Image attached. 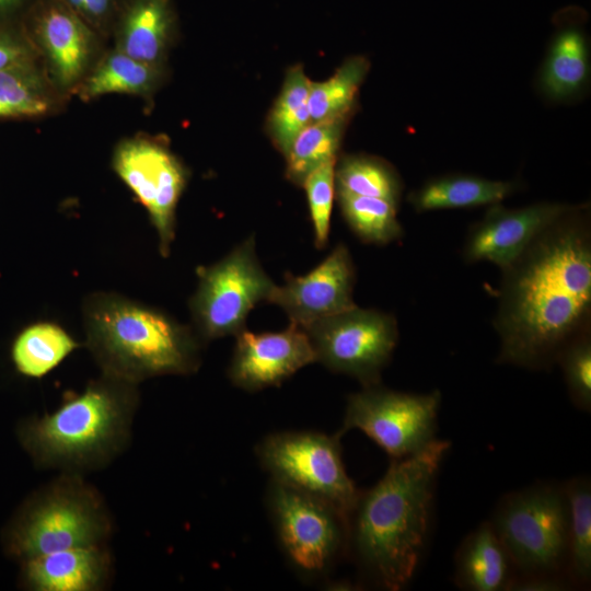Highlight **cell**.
<instances>
[{
    "label": "cell",
    "mask_w": 591,
    "mask_h": 591,
    "mask_svg": "<svg viewBox=\"0 0 591 591\" xmlns=\"http://www.w3.org/2000/svg\"><path fill=\"white\" fill-rule=\"evenodd\" d=\"M573 206L502 269L494 326L499 363L546 369L590 331L591 224Z\"/></svg>",
    "instance_id": "cell-1"
},
{
    "label": "cell",
    "mask_w": 591,
    "mask_h": 591,
    "mask_svg": "<svg viewBox=\"0 0 591 591\" xmlns=\"http://www.w3.org/2000/svg\"><path fill=\"white\" fill-rule=\"evenodd\" d=\"M450 443L392 459L382 478L360 491L348 520L347 552L375 586L398 591L413 579L430 528L436 479Z\"/></svg>",
    "instance_id": "cell-2"
},
{
    "label": "cell",
    "mask_w": 591,
    "mask_h": 591,
    "mask_svg": "<svg viewBox=\"0 0 591 591\" xmlns=\"http://www.w3.org/2000/svg\"><path fill=\"white\" fill-rule=\"evenodd\" d=\"M138 406L137 384L102 373L54 412L22 419L15 433L37 468L84 475L125 452Z\"/></svg>",
    "instance_id": "cell-3"
},
{
    "label": "cell",
    "mask_w": 591,
    "mask_h": 591,
    "mask_svg": "<svg viewBox=\"0 0 591 591\" xmlns=\"http://www.w3.org/2000/svg\"><path fill=\"white\" fill-rule=\"evenodd\" d=\"M85 345L103 374L139 384L200 366L199 338L166 313L112 292L83 304Z\"/></svg>",
    "instance_id": "cell-4"
},
{
    "label": "cell",
    "mask_w": 591,
    "mask_h": 591,
    "mask_svg": "<svg viewBox=\"0 0 591 591\" xmlns=\"http://www.w3.org/2000/svg\"><path fill=\"white\" fill-rule=\"evenodd\" d=\"M114 533L111 510L84 475L59 473L33 491L1 534L4 554L22 563L61 549L108 544Z\"/></svg>",
    "instance_id": "cell-5"
},
{
    "label": "cell",
    "mask_w": 591,
    "mask_h": 591,
    "mask_svg": "<svg viewBox=\"0 0 591 591\" xmlns=\"http://www.w3.org/2000/svg\"><path fill=\"white\" fill-rule=\"evenodd\" d=\"M266 505L286 558L305 579L326 576L347 552L348 520L325 500L270 479Z\"/></svg>",
    "instance_id": "cell-6"
},
{
    "label": "cell",
    "mask_w": 591,
    "mask_h": 591,
    "mask_svg": "<svg viewBox=\"0 0 591 591\" xmlns=\"http://www.w3.org/2000/svg\"><path fill=\"white\" fill-rule=\"evenodd\" d=\"M522 575L559 572L567 560L564 488L537 485L507 496L490 522Z\"/></svg>",
    "instance_id": "cell-7"
},
{
    "label": "cell",
    "mask_w": 591,
    "mask_h": 591,
    "mask_svg": "<svg viewBox=\"0 0 591 591\" xmlns=\"http://www.w3.org/2000/svg\"><path fill=\"white\" fill-rule=\"evenodd\" d=\"M340 437L316 431H282L264 438L256 453L271 479L325 500L347 520L360 491L348 476Z\"/></svg>",
    "instance_id": "cell-8"
},
{
    "label": "cell",
    "mask_w": 591,
    "mask_h": 591,
    "mask_svg": "<svg viewBox=\"0 0 591 591\" xmlns=\"http://www.w3.org/2000/svg\"><path fill=\"white\" fill-rule=\"evenodd\" d=\"M441 405L438 390L425 394L404 393L380 383L363 386L348 396L341 437L357 429L367 434L392 459L417 454L437 440Z\"/></svg>",
    "instance_id": "cell-9"
},
{
    "label": "cell",
    "mask_w": 591,
    "mask_h": 591,
    "mask_svg": "<svg viewBox=\"0 0 591 591\" xmlns=\"http://www.w3.org/2000/svg\"><path fill=\"white\" fill-rule=\"evenodd\" d=\"M275 286L256 257L253 236L218 263L200 269L189 303L200 338L240 333L250 311L259 301H267Z\"/></svg>",
    "instance_id": "cell-10"
},
{
    "label": "cell",
    "mask_w": 591,
    "mask_h": 591,
    "mask_svg": "<svg viewBox=\"0 0 591 591\" xmlns=\"http://www.w3.org/2000/svg\"><path fill=\"white\" fill-rule=\"evenodd\" d=\"M316 361L332 371L357 379L362 386L380 383L398 340L393 315L352 309L318 320L303 328Z\"/></svg>",
    "instance_id": "cell-11"
},
{
    "label": "cell",
    "mask_w": 591,
    "mask_h": 591,
    "mask_svg": "<svg viewBox=\"0 0 591 591\" xmlns=\"http://www.w3.org/2000/svg\"><path fill=\"white\" fill-rule=\"evenodd\" d=\"M113 167L147 209L159 235L162 256H167L175 234V210L187 182V171L169 148L150 137L119 142Z\"/></svg>",
    "instance_id": "cell-12"
},
{
    "label": "cell",
    "mask_w": 591,
    "mask_h": 591,
    "mask_svg": "<svg viewBox=\"0 0 591 591\" xmlns=\"http://www.w3.org/2000/svg\"><path fill=\"white\" fill-rule=\"evenodd\" d=\"M21 24L55 85L71 89L83 80L101 37L90 25L57 0H35Z\"/></svg>",
    "instance_id": "cell-13"
},
{
    "label": "cell",
    "mask_w": 591,
    "mask_h": 591,
    "mask_svg": "<svg viewBox=\"0 0 591 591\" xmlns=\"http://www.w3.org/2000/svg\"><path fill=\"white\" fill-rule=\"evenodd\" d=\"M354 285L352 258L340 243L310 273L297 277L288 274L286 282L275 286L267 301L282 308L291 323L304 328L355 308Z\"/></svg>",
    "instance_id": "cell-14"
},
{
    "label": "cell",
    "mask_w": 591,
    "mask_h": 591,
    "mask_svg": "<svg viewBox=\"0 0 591 591\" xmlns=\"http://www.w3.org/2000/svg\"><path fill=\"white\" fill-rule=\"evenodd\" d=\"M575 205L537 202L515 209L490 205L466 235L463 258L489 262L501 270L511 265L533 240Z\"/></svg>",
    "instance_id": "cell-15"
},
{
    "label": "cell",
    "mask_w": 591,
    "mask_h": 591,
    "mask_svg": "<svg viewBox=\"0 0 591 591\" xmlns=\"http://www.w3.org/2000/svg\"><path fill=\"white\" fill-rule=\"evenodd\" d=\"M235 336L228 374L235 386L250 392L279 385L316 361L306 332L293 323L282 332L255 334L244 328Z\"/></svg>",
    "instance_id": "cell-16"
},
{
    "label": "cell",
    "mask_w": 591,
    "mask_h": 591,
    "mask_svg": "<svg viewBox=\"0 0 591 591\" xmlns=\"http://www.w3.org/2000/svg\"><path fill=\"white\" fill-rule=\"evenodd\" d=\"M113 571L109 544L79 546L20 563L19 586L30 591H102Z\"/></svg>",
    "instance_id": "cell-17"
},
{
    "label": "cell",
    "mask_w": 591,
    "mask_h": 591,
    "mask_svg": "<svg viewBox=\"0 0 591 591\" xmlns=\"http://www.w3.org/2000/svg\"><path fill=\"white\" fill-rule=\"evenodd\" d=\"M173 0H127L113 27L116 49L162 66L176 31Z\"/></svg>",
    "instance_id": "cell-18"
},
{
    "label": "cell",
    "mask_w": 591,
    "mask_h": 591,
    "mask_svg": "<svg viewBox=\"0 0 591 591\" xmlns=\"http://www.w3.org/2000/svg\"><path fill=\"white\" fill-rule=\"evenodd\" d=\"M512 561L491 523L480 524L461 545L455 561V581L470 591L507 590Z\"/></svg>",
    "instance_id": "cell-19"
},
{
    "label": "cell",
    "mask_w": 591,
    "mask_h": 591,
    "mask_svg": "<svg viewBox=\"0 0 591 591\" xmlns=\"http://www.w3.org/2000/svg\"><path fill=\"white\" fill-rule=\"evenodd\" d=\"M515 189L514 182L451 174L426 182L409 195L408 200L418 212L466 209L499 204Z\"/></svg>",
    "instance_id": "cell-20"
},
{
    "label": "cell",
    "mask_w": 591,
    "mask_h": 591,
    "mask_svg": "<svg viewBox=\"0 0 591 591\" xmlns=\"http://www.w3.org/2000/svg\"><path fill=\"white\" fill-rule=\"evenodd\" d=\"M589 46L584 33L566 27L554 37L542 73L541 86L551 99L561 101L580 93L589 79Z\"/></svg>",
    "instance_id": "cell-21"
},
{
    "label": "cell",
    "mask_w": 591,
    "mask_h": 591,
    "mask_svg": "<svg viewBox=\"0 0 591 591\" xmlns=\"http://www.w3.org/2000/svg\"><path fill=\"white\" fill-rule=\"evenodd\" d=\"M162 67L136 60L118 49L107 53L77 85L84 101L105 94H152L162 79Z\"/></svg>",
    "instance_id": "cell-22"
},
{
    "label": "cell",
    "mask_w": 591,
    "mask_h": 591,
    "mask_svg": "<svg viewBox=\"0 0 591 591\" xmlns=\"http://www.w3.org/2000/svg\"><path fill=\"white\" fill-rule=\"evenodd\" d=\"M79 346L59 325L38 322L22 329L14 338L11 360L20 374L40 379L57 368Z\"/></svg>",
    "instance_id": "cell-23"
},
{
    "label": "cell",
    "mask_w": 591,
    "mask_h": 591,
    "mask_svg": "<svg viewBox=\"0 0 591 591\" xmlns=\"http://www.w3.org/2000/svg\"><path fill=\"white\" fill-rule=\"evenodd\" d=\"M349 116L311 121L294 138L286 158V176L297 185L322 164L336 159Z\"/></svg>",
    "instance_id": "cell-24"
},
{
    "label": "cell",
    "mask_w": 591,
    "mask_h": 591,
    "mask_svg": "<svg viewBox=\"0 0 591 591\" xmlns=\"http://www.w3.org/2000/svg\"><path fill=\"white\" fill-rule=\"evenodd\" d=\"M54 94L34 61L0 70V117H34L49 112Z\"/></svg>",
    "instance_id": "cell-25"
},
{
    "label": "cell",
    "mask_w": 591,
    "mask_h": 591,
    "mask_svg": "<svg viewBox=\"0 0 591 591\" xmlns=\"http://www.w3.org/2000/svg\"><path fill=\"white\" fill-rule=\"evenodd\" d=\"M567 502V564L570 580L586 584L591 578V486L583 477L564 487Z\"/></svg>",
    "instance_id": "cell-26"
},
{
    "label": "cell",
    "mask_w": 591,
    "mask_h": 591,
    "mask_svg": "<svg viewBox=\"0 0 591 591\" xmlns=\"http://www.w3.org/2000/svg\"><path fill=\"white\" fill-rule=\"evenodd\" d=\"M310 84L301 66L291 67L268 115V132L283 155L299 132L312 121L309 109Z\"/></svg>",
    "instance_id": "cell-27"
},
{
    "label": "cell",
    "mask_w": 591,
    "mask_h": 591,
    "mask_svg": "<svg viewBox=\"0 0 591 591\" xmlns=\"http://www.w3.org/2000/svg\"><path fill=\"white\" fill-rule=\"evenodd\" d=\"M369 61L362 56L350 57L327 80L311 82L309 109L312 121L350 116Z\"/></svg>",
    "instance_id": "cell-28"
},
{
    "label": "cell",
    "mask_w": 591,
    "mask_h": 591,
    "mask_svg": "<svg viewBox=\"0 0 591 591\" xmlns=\"http://www.w3.org/2000/svg\"><path fill=\"white\" fill-rule=\"evenodd\" d=\"M345 220L366 243L389 244L403 235L397 205L383 198L337 192Z\"/></svg>",
    "instance_id": "cell-29"
},
{
    "label": "cell",
    "mask_w": 591,
    "mask_h": 591,
    "mask_svg": "<svg viewBox=\"0 0 591 591\" xmlns=\"http://www.w3.org/2000/svg\"><path fill=\"white\" fill-rule=\"evenodd\" d=\"M336 192L383 198L398 204L402 183L391 165L366 155H348L335 167Z\"/></svg>",
    "instance_id": "cell-30"
},
{
    "label": "cell",
    "mask_w": 591,
    "mask_h": 591,
    "mask_svg": "<svg viewBox=\"0 0 591 591\" xmlns=\"http://www.w3.org/2000/svg\"><path fill=\"white\" fill-rule=\"evenodd\" d=\"M568 392L581 410H591V337L590 331L568 343L557 356Z\"/></svg>",
    "instance_id": "cell-31"
},
{
    "label": "cell",
    "mask_w": 591,
    "mask_h": 591,
    "mask_svg": "<svg viewBox=\"0 0 591 591\" xmlns=\"http://www.w3.org/2000/svg\"><path fill=\"white\" fill-rule=\"evenodd\" d=\"M335 165L336 159L322 164L312 171L302 183L308 197L314 243L318 248L325 247L329 234L335 193Z\"/></svg>",
    "instance_id": "cell-32"
},
{
    "label": "cell",
    "mask_w": 591,
    "mask_h": 591,
    "mask_svg": "<svg viewBox=\"0 0 591 591\" xmlns=\"http://www.w3.org/2000/svg\"><path fill=\"white\" fill-rule=\"evenodd\" d=\"M80 16L100 36L112 34L127 0H57Z\"/></svg>",
    "instance_id": "cell-33"
},
{
    "label": "cell",
    "mask_w": 591,
    "mask_h": 591,
    "mask_svg": "<svg viewBox=\"0 0 591 591\" xmlns=\"http://www.w3.org/2000/svg\"><path fill=\"white\" fill-rule=\"evenodd\" d=\"M35 55L21 23H0V70L34 61Z\"/></svg>",
    "instance_id": "cell-34"
},
{
    "label": "cell",
    "mask_w": 591,
    "mask_h": 591,
    "mask_svg": "<svg viewBox=\"0 0 591 591\" xmlns=\"http://www.w3.org/2000/svg\"><path fill=\"white\" fill-rule=\"evenodd\" d=\"M569 584L555 573L522 575L521 578H513L508 586L509 591H559L568 589Z\"/></svg>",
    "instance_id": "cell-35"
},
{
    "label": "cell",
    "mask_w": 591,
    "mask_h": 591,
    "mask_svg": "<svg viewBox=\"0 0 591 591\" xmlns=\"http://www.w3.org/2000/svg\"><path fill=\"white\" fill-rule=\"evenodd\" d=\"M35 0H0V23L13 21L24 13Z\"/></svg>",
    "instance_id": "cell-36"
}]
</instances>
